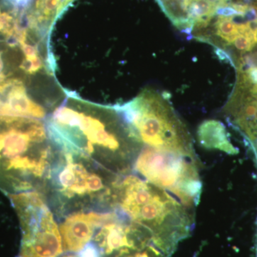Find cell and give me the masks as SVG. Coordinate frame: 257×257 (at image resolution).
<instances>
[{
  "label": "cell",
  "instance_id": "6da1fadb",
  "mask_svg": "<svg viewBox=\"0 0 257 257\" xmlns=\"http://www.w3.org/2000/svg\"><path fill=\"white\" fill-rule=\"evenodd\" d=\"M45 124L60 152L89 160L116 175L131 173L143 147L116 106L67 96Z\"/></svg>",
  "mask_w": 257,
  "mask_h": 257
},
{
  "label": "cell",
  "instance_id": "7a4b0ae2",
  "mask_svg": "<svg viewBox=\"0 0 257 257\" xmlns=\"http://www.w3.org/2000/svg\"><path fill=\"white\" fill-rule=\"evenodd\" d=\"M60 150L46 124L30 116L0 115V190L43 194Z\"/></svg>",
  "mask_w": 257,
  "mask_h": 257
},
{
  "label": "cell",
  "instance_id": "3957f363",
  "mask_svg": "<svg viewBox=\"0 0 257 257\" xmlns=\"http://www.w3.org/2000/svg\"><path fill=\"white\" fill-rule=\"evenodd\" d=\"M116 209L148 229L170 257L194 229V209L132 172L120 179Z\"/></svg>",
  "mask_w": 257,
  "mask_h": 257
},
{
  "label": "cell",
  "instance_id": "277c9868",
  "mask_svg": "<svg viewBox=\"0 0 257 257\" xmlns=\"http://www.w3.org/2000/svg\"><path fill=\"white\" fill-rule=\"evenodd\" d=\"M89 160L60 152L51 169L45 191L59 215L116 209L121 177Z\"/></svg>",
  "mask_w": 257,
  "mask_h": 257
},
{
  "label": "cell",
  "instance_id": "5b68a950",
  "mask_svg": "<svg viewBox=\"0 0 257 257\" xmlns=\"http://www.w3.org/2000/svg\"><path fill=\"white\" fill-rule=\"evenodd\" d=\"M114 106L143 146L198 161L192 137L166 94L145 88L131 100Z\"/></svg>",
  "mask_w": 257,
  "mask_h": 257
},
{
  "label": "cell",
  "instance_id": "8992f818",
  "mask_svg": "<svg viewBox=\"0 0 257 257\" xmlns=\"http://www.w3.org/2000/svg\"><path fill=\"white\" fill-rule=\"evenodd\" d=\"M133 170L191 209L197 207L202 184L199 161L143 146Z\"/></svg>",
  "mask_w": 257,
  "mask_h": 257
},
{
  "label": "cell",
  "instance_id": "52a82bcc",
  "mask_svg": "<svg viewBox=\"0 0 257 257\" xmlns=\"http://www.w3.org/2000/svg\"><path fill=\"white\" fill-rule=\"evenodd\" d=\"M241 0H157L176 28L191 35L225 7Z\"/></svg>",
  "mask_w": 257,
  "mask_h": 257
},
{
  "label": "cell",
  "instance_id": "ba28073f",
  "mask_svg": "<svg viewBox=\"0 0 257 257\" xmlns=\"http://www.w3.org/2000/svg\"><path fill=\"white\" fill-rule=\"evenodd\" d=\"M111 211H77L69 214L60 226L64 251H80L90 241L96 228L106 220Z\"/></svg>",
  "mask_w": 257,
  "mask_h": 257
},
{
  "label": "cell",
  "instance_id": "9c48e42d",
  "mask_svg": "<svg viewBox=\"0 0 257 257\" xmlns=\"http://www.w3.org/2000/svg\"><path fill=\"white\" fill-rule=\"evenodd\" d=\"M228 121L250 144L257 142V96L236 84L224 106Z\"/></svg>",
  "mask_w": 257,
  "mask_h": 257
},
{
  "label": "cell",
  "instance_id": "30bf717a",
  "mask_svg": "<svg viewBox=\"0 0 257 257\" xmlns=\"http://www.w3.org/2000/svg\"><path fill=\"white\" fill-rule=\"evenodd\" d=\"M0 115L45 118L43 106L27 93L21 79H13L0 84Z\"/></svg>",
  "mask_w": 257,
  "mask_h": 257
},
{
  "label": "cell",
  "instance_id": "8fae6325",
  "mask_svg": "<svg viewBox=\"0 0 257 257\" xmlns=\"http://www.w3.org/2000/svg\"><path fill=\"white\" fill-rule=\"evenodd\" d=\"M197 138L199 144L205 148L220 150L229 155L239 152L230 141L224 125L216 120L204 121L198 128Z\"/></svg>",
  "mask_w": 257,
  "mask_h": 257
},
{
  "label": "cell",
  "instance_id": "7c38bea8",
  "mask_svg": "<svg viewBox=\"0 0 257 257\" xmlns=\"http://www.w3.org/2000/svg\"><path fill=\"white\" fill-rule=\"evenodd\" d=\"M76 257H102L100 249L93 241H89L75 255Z\"/></svg>",
  "mask_w": 257,
  "mask_h": 257
},
{
  "label": "cell",
  "instance_id": "4fadbf2b",
  "mask_svg": "<svg viewBox=\"0 0 257 257\" xmlns=\"http://www.w3.org/2000/svg\"><path fill=\"white\" fill-rule=\"evenodd\" d=\"M236 84L241 86V87L246 89V90L251 93L253 95L257 96V84H248V83L242 82V81L239 80V79L236 80Z\"/></svg>",
  "mask_w": 257,
  "mask_h": 257
},
{
  "label": "cell",
  "instance_id": "5bb4252c",
  "mask_svg": "<svg viewBox=\"0 0 257 257\" xmlns=\"http://www.w3.org/2000/svg\"><path fill=\"white\" fill-rule=\"evenodd\" d=\"M256 257H257V229H256Z\"/></svg>",
  "mask_w": 257,
  "mask_h": 257
}]
</instances>
